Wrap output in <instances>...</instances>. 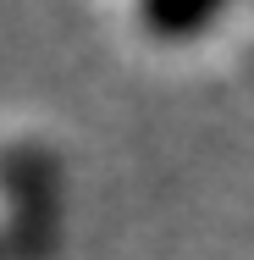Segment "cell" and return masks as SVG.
Here are the masks:
<instances>
[{"label":"cell","instance_id":"3","mask_svg":"<svg viewBox=\"0 0 254 260\" xmlns=\"http://www.w3.org/2000/svg\"><path fill=\"white\" fill-rule=\"evenodd\" d=\"M0 260H6V244H0Z\"/></svg>","mask_w":254,"mask_h":260},{"label":"cell","instance_id":"2","mask_svg":"<svg viewBox=\"0 0 254 260\" xmlns=\"http://www.w3.org/2000/svg\"><path fill=\"white\" fill-rule=\"evenodd\" d=\"M221 17H227L221 6H144L138 11V28L155 34V39H199Z\"/></svg>","mask_w":254,"mask_h":260},{"label":"cell","instance_id":"1","mask_svg":"<svg viewBox=\"0 0 254 260\" xmlns=\"http://www.w3.org/2000/svg\"><path fill=\"white\" fill-rule=\"evenodd\" d=\"M66 183L45 144L11 139L0 144V244L17 260H45L61 238Z\"/></svg>","mask_w":254,"mask_h":260}]
</instances>
